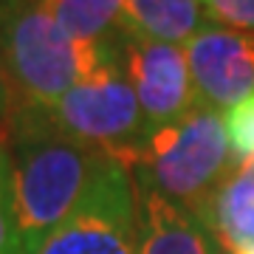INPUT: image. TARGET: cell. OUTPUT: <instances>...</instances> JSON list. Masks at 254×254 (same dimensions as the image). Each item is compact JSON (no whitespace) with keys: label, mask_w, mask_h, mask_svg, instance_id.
Masks as SVG:
<instances>
[{"label":"cell","mask_w":254,"mask_h":254,"mask_svg":"<svg viewBox=\"0 0 254 254\" xmlns=\"http://www.w3.org/2000/svg\"><path fill=\"white\" fill-rule=\"evenodd\" d=\"M200 223L212 232L220 249L254 240V158H243L229 170L200 212Z\"/></svg>","instance_id":"obj_9"},{"label":"cell","mask_w":254,"mask_h":254,"mask_svg":"<svg viewBox=\"0 0 254 254\" xmlns=\"http://www.w3.org/2000/svg\"><path fill=\"white\" fill-rule=\"evenodd\" d=\"M122 68L138 96L147 127L181 119L198 105L187 51L144 37L122 40Z\"/></svg>","instance_id":"obj_6"},{"label":"cell","mask_w":254,"mask_h":254,"mask_svg":"<svg viewBox=\"0 0 254 254\" xmlns=\"http://www.w3.org/2000/svg\"><path fill=\"white\" fill-rule=\"evenodd\" d=\"M209 23L254 34V0H200Z\"/></svg>","instance_id":"obj_14"},{"label":"cell","mask_w":254,"mask_h":254,"mask_svg":"<svg viewBox=\"0 0 254 254\" xmlns=\"http://www.w3.org/2000/svg\"><path fill=\"white\" fill-rule=\"evenodd\" d=\"M206 23L200 0H125V37L187 46Z\"/></svg>","instance_id":"obj_10"},{"label":"cell","mask_w":254,"mask_h":254,"mask_svg":"<svg viewBox=\"0 0 254 254\" xmlns=\"http://www.w3.org/2000/svg\"><path fill=\"white\" fill-rule=\"evenodd\" d=\"M48 14L82 43L119 46L125 40V0H43Z\"/></svg>","instance_id":"obj_11"},{"label":"cell","mask_w":254,"mask_h":254,"mask_svg":"<svg viewBox=\"0 0 254 254\" xmlns=\"http://www.w3.org/2000/svg\"><path fill=\"white\" fill-rule=\"evenodd\" d=\"M141 249L138 254H226L198 215L161 192L141 190Z\"/></svg>","instance_id":"obj_8"},{"label":"cell","mask_w":254,"mask_h":254,"mask_svg":"<svg viewBox=\"0 0 254 254\" xmlns=\"http://www.w3.org/2000/svg\"><path fill=\"white\" fill-rule=\"evenodd\" d=\"M226 254H254V240H246V243H235L229 246V249H223Z\"/></svg>","instance_id":"obj_16"},{"label":"cell","mask_w":254,"mask_h":254,"mask_svg":"<svg viewBox=\"0 0 254 254\" xmlns=\"http://www.w3.org/2000/svg\"><path fill=\"white\" fill-rule=\"evenodd\" d=\"M9 153L20 254H34L82 203L110 155L46 127L26 108L9 122Z\"/></svg>","instance_id":"obj_1"},{"label":"cell","mask_w":254,"mask_h":254,"mask_svg":"<svg viewBox=\"0 0 254 254\" xmlns=\"http://www.w3.org/2000/svg\"><path fill=\"white\" fill-rule=\"evenodd\" d=\"M184 51L198 102L223 113L254 93V34L206 23Z\"/></svg>","instance_id":"obj_7"},{"label":"cell","mask_w":254,"mask_h":254,"mask_svg":"<svg viewBox=\"0 0 254 254\" xmlns=\"http://www.w3.org/2000/svg\"><path fill=\"white\" fill-rule=\"evenodd\" d=\"M9 122L0 125V254H20L17 218H14V192H11Z\"/></svg>","instance_id":"obj_12"},{"label":"cell","mask_w":254,"mask_h":254,"mask_svg":"<svg viewBox=\"0 0 254 254\" xmlns=\"http://www.w3.org/2000/svg\"><path fill=\"white\" fill-rule=\"evenodd\" d=\"M14 110H17V99H14V91L9 85V76L0 65V125H6L14 116Z\"/></svg>","instance_id":"obj_15"},{"label":"cell","mask_w":254,"mask_h":254,"mask_svg":"<svg viewBox=\"0 0 254 254\" xmlns=\"http://www.w3.org/2000/svg\"><path fill=\"white\" fill-rule=\"evenodd\" d=\"M141 192L133 173L108 158L88 195L34 254H138Z\"/></svg>","instance_id":"obj_5"},{"label":"cell","mask_w":254,"mask_h":254,"mask_svg":"<svg viewBox=\"0 0 254 254\" xmlns=\"http://www.w3.org/2000/svg\"><path fill=\"white\" fill-rule=\"evenodd\" d=\"M119 46L73 40L43 0H0V65L17 108H48L119 57Z\"/></svg>","instance_id":"obj_2"},{"label":"cell","mask_w":254,"mask_h":254,"mask_svg":"<svg viewBox=\"0 0 254 254\" xmlns=\"http://www.w3.org/2000/svg\"><path fill=\"white\" fill-rule=\"evenodd\" d=\"M40 122L63 136L102 150L122 167L133 170L136 153L147 133V119L141 113L138 96L122 68L119 57L105 63L96 73L60 96L48 108H26Z\"/></svg>","instance_id":"obj_4"},{"label":"cell","mask_w":254,"mask_h":254,"mask_svg":"<svg viewBox=\"0 0 254 254\" xmlns=\"http://www.w3.org/2000/svg\"><path fill=\"white\" fill-rule=\"evenodd\" d=\"M223 122H226V136L237 161L254 158V93L232 110H226Z\"/></svg>","instance_id":"obj_13"},{"label":"cell","mask_w":254,"mask_h":254,"mask_svg":"<svg viewBox=\"0 0 254 254\" xmlns=\"http://www.w3.org/2000/svg\"><path fill=\"white\" fill-rule=\"evenodd\" d=\"M235 164L220 110L198 102L175 122L147 127L130 173L141 190L161 192L200 218Z\"/></svg>","instance_id":"obj_3"}]
</instances>
